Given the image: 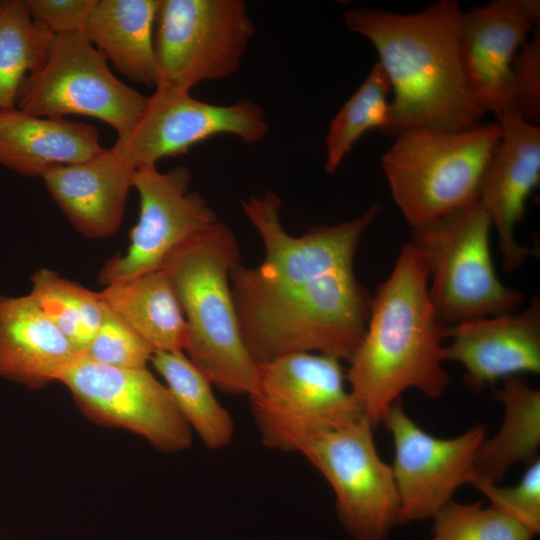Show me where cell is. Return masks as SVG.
Returning a JSON list of instances; mask_svg holds the SVG:
<instances>
[{"label":"cell","instance_id":"1","mask_svg":"<svg viewBox=\"0 0 540 540\" xmlns=\"http://www.w3.org/2000/svg\"><path fill=\"white\" fill-rule=\"evenodd\" d=\"M455 0H438L414 13L369 7L348 10V30L366 38L390 82L384 135L414 128L462 131L482 123L461 66L458 28L462 14Z\"/></svg>","mask_w":540,"mask_h":540},{"label":"cell","instance_id":"2","mask_svg":"<svg viewBox=\"0 0 540 540\" xmlns=\"http://www.w3.org/2000/svg\"><path fill=\"white\" fill-rule=\"evenodd\" d=\"M449 333L429 294L427 263L409 242L372 297L364 336L348 359V387L374 428L407 389L431 399L444 393Z\"/></svg>","mask_w":540,"mask_h":540},{"label":"cell","instance_id":"3","mask_svg":"<svg viewBox=\"0 0 540 540\" xmlns=\"http://www.w3.org/2000/svg\"><path fill=\"white\" fill-rule=\"evenodd\" d=\"M231 293L258 364L292 353L348 360L364 336L372 299L354 269L282 287H231Z\"/></svg>","mask_w":540,"mask_h":540},{"label":"cell","instance_id":"4","mask_svg":"<svg viewBox=\"0 0 540 540\" xmlns=\"http://www.w3.org/2000/svg\"><path fill=\"white\" fill-rule=\"evenodd\" d=\"M239 264L238 240L218 220L174 250L160 270L187 322L186 356L219 390L251 397L259 390V364L245 346L230 287Z\"/></svg>","mask_w":540,"mask_h":540},{"label":"cell","instance_id":"5","mask_svg":"<svg viewBox=\"0 0 540 540\" xmlns=\"http://www.w3.org/2000/svg\"><path fill=\"white\" fill-rule=\"evenodd\" d=\"M498 122L448 132L414 128L394 137L382 155L392 198L415 228L473 202L500 139Z\"/></svg>","mask_w":540,"mask_h":540},{"label":"cell","instance_id":"6","mask_svg":"<svg viewBox=\"0 0 540 540\" xmlns=\"http://www.w3.org/2000/svg\"><path fill=\"white\" fill-rule=\"evenodd\" d=\"M491 219L476 201L411 228L423 255L429 294L440 319L452 326L520 310L523 294L498 278L490 250Z\"/></svg>","mask_w":540,"mask_h":540},{"label":"cell","instance_id":"7","mask_svg":"<svg viewBox=\"0 0 540 540\" xmlns=\"http://www.w3.org/2000/svg\"><path fill=\"white\" fill-rule=\"evenodd\" d=\"M249 398L262 442L284 452H300L315 436L365 418L341 360L324 354L259 364V390Z\"/></svg>","mask_w":540,"mask_h":540},{"label":"cell","instance_id":"8","mask_svg":"<svg viewBox=\"0 0 540 540\" xmlns=\"http://www.w3.org/2000/svg\"><path fill=\"white\" fill-rule=\"evenodd\" d=\"M107 62L83 31L53 35L44 65L22 80L16 107L38 117L96 118L123 137L147 97L118 79Z\"/></svg>","mask_w":540,"mask_h":540},{"label":"cell","instance_id":"9","mask_svg":"<svg viewBox=\"0 0 540 540\" xmlns=\"http://www.w3.org/2000/svg\"><path fill=\"white\" fill-rule=\"evenodd\" d=\"M254 33L242 0H159L154 29L158 84L190 92L201 82L231 76Z\"/></svg>","mask_w":540,"mask_h":540},{"label":"cell","instance_id":"10","mask_svg":"<svg viewBox=\"0 0 540 540\" xmlns=\"http://www.w3.org/2000/svg\"><path fill=\"white\" fill-rule=\"evenodd\" d=\"M373 428L362 418L315 436L300 451L330 484L337 515L357 540H384L400 522L392 468L377 451Z\"/></svg>","mask_w":540,"mask_h":540},{"label":"cell","instance_id":"11","mask_svg":"<svg viewBox=\"0 0 540 540\" xmlns=\"http://www.w3.org/2000/svg\"><path fill=\"white\" fill-rule=\"evenodd\" d=\"M281 205L280 197L271 191L242 203L245 216L263 242L265 257L255 268L234 267L231 286L282 287L354 269L360 239L380 212V205L373 204L355 219L315 226L301 236H292L282 226Z\"/></svg>","mask_w":540,"mask_h":540},{"label":"cell","instance_id":"12","mask_svg":"<svg viewBox=\"0 0 540 540\" xmlns=\"http://www.w3.org/2000/svg\"><path fill=\"white\" fill-rule=\"evenodd\" d=\"M91 421L137 434L163 452L190 447L192 431L167 387L144 368H117L83 356L59 378Z\"/></svg>","mask_w":540,"mask_h":540},{"label":"cell","instance_id":"13","mask_svg":"<svg viewBox=\"0 0 540 540\" xmlns=\"http://www.w3.org/2000/svg\"><path fill=\"white\" fill-rule=\"evenodd\" d=\"M269 130L263 108L251 100L217 105L194 98L189 91L158 84L147 97L133 129L117 138V154L136 170L158 160L186 153L208 138L228 134L246 143L262 141Z\"/></svg>","mask_w":540,"mask_h":540},{"label":"cell","instance_id":"14","mask_svg":"<svg viewBox=\"0 0 540 540\" xmlns=\"http://www.w3.org/2000/svg\"><path fill=\"white\" fill-rule=\"evenodd\" d=\"M191 180L184 166L167 172L156 166L136 170L133 187L139 195V219L125 254L113 256L103 266L99 280L104 286L160 270L174 250L219 220L203 196L189 191Z\"/></svg>","mask_w":540,"mask_h":540},{"label":"cell","instance_id":"15","mask_svg":"<svg viewBox=\"0 0 540 540\" xmlns=\"http://www.w3.org/2000/svg\"><path fill=\"white\" fill-rule=\"evenodd\" d=\"M381 423L394 445L391 468L400 522L433 517L452 501L458 487L475 479V456L486 434L482 425L453 438H438L407 415L401 398L389 407Z\"/></svg>","mask_w":540,"mask_h":540},{"label":"cell","instance_id":"16","mask_svg":"<svg viewBox=\"0 0 540 540\" xmlns=\"http://www.w3.org/2000/svg\"><path fill=\"white\" fill-rule=\"evenodd\" d=\"M500 139L484 170L478 202L497 231L503 268L518 269L534 251L516 240L526 200L540 180V126L513 109L497 115Z\"/></svg>","mask_w":540,"mask_h":540},{"label":"cell","instance_id":"17","mask_svg":"<svg viewBox=\"0 0 540 540\" xmlns=\"http://www.w3.org/2000/svg\"><path fill=\"white\" fill-rule=\"evenodd\" d=\"M533 28L520 0H495L462 12L461 66L473 99L485 113L497 116L511 108L512 62Z\"/></svg>","mask_w":540,"mask_h":540},{"label":"cell","instance_id":"18","mask_svg":"<svg viewBox=\"0 0 540 540\" xmlns=\"http://www.w3.org/2000/svg\"><path fill=\"white\" fill-rule=\"evenodd\" d=\"M444 360L460 363L464 383L479 392L499 379L540 373V300L508 314L450 326Z\"/></svg>","mask_w":540,"mask_h":540},{"label":"cell","instance_id":"19","mask_svg":"<svg viewBox=\"0 0 540 540\" xmlns=\"http://www.w3.org/2000/svg\"><path fill=\"white\" fill-rule=\"evenodd\" d=\"M135 173L111 147L88 160L55 167L42 178L71 224L85 237L99 239L120 227Z\"/></svg>","mask_w":540,"mask_h":540},{"label":"cell","instance_id":"20","mask_svg":"<svg viewBox=\"0 0 540 540\" xmlns=\"http://www.w3.org/2000/svg\"><path fill=\"white\" fill-rule=\"evenodd\" d=\"M81 356L30 294L0 296V376L37 390Z\"/></svg>","mask_w":540,"mask_h":540},{"label":"cell","instance_id":"21","mask_svg":"<svg viewBox=\"0 0 540 540\" xmlns=\"http://www.w3.org/2000/svg\"><path fill=\"white\" fill-rule=\"evenodd\" d=\"M103 147L96 127L64 117L0 111V165L24 176L88 160Z\"/></svg>","mask_w":540,"mask_h":540},{"label":"cell","instance_id":"22","mask_svg":"<svg viewBox=\"0 0 540 540\" xmlns=\"http://www.w3.org/2000/svg\"><path fill=\"white\" fill-rule=\"evenodd\" d=\"M159 0H97L83 33L128 79L156 87L154 29Z\"/></svg>","mask_w":540,"mask_h":540},{"label":"cell","instance_id":"23","mask_svg":"<svg viewBox=\"0 0 540 540\" xmlns=\"http://www.w3.org/2000/svg\"><path fill=\"white\" fill-rule=\"evenodd\" d=\"M99 295L155 352H184L187 322L162 270L107 284Z\"/></svg>","mask_w":540,"mask_h":540},{"label":"cell","instance_id":"24","mask_svg":"<svg viewBox=\"0 0 540 540\" xmlns=\"http://www.w3.org/2000/svg\"><path fill=\"white\" fill-rule=\"evenodd\" d=\"M495 397L504 407L497 433L480 444L474 462L475 479L498 484L518 462L531 463L540 444V391L517 376L503 379Z\"/></svg>","mask_w":540,"mask_h":540},{"label":"cell","instance_id":"25","mask_svg":"<svg viewBox=\"0 0 540 540\" xmlns=\"http://www.w3.org/2000/svg\"><path fill=\"white\" fill-rule=\"evenodd\" d=\"M150 363L163 378L179 413L211 450L228 446L235 426L231 414L215 397L212 383L185 352L156 351Z\"/></svg>","mask_w":540,"mask_h":540},{"label":"cell","instance_id":"26","mask_svg":"<svg viewBox=\"0 0 540 540\" xmlns=\"http://www.w3.org/2000/svg\"><path fill=\"white\" fill-rule=\"evenodd\" d=\"M53 35L32 19L26 1L0 6V111L16 107L22 80L45 63Z\"/></svg>","mask_w":540,"mask_h":540},{"label":"cell","instance_id":"27","mask_svg":"<svg viewBox=\"0 0 540 540\" xmlns=\"http://www.w3.org/2000/svg\"><path fill=\"white\" fill-rule=\"evenodd\" d=\"M30 295L64 336L83 355L106 312L99 292L41 268L31 277Z\"/></svg>","mask_w":540,"mask_h":540},{"label":"cell","instance_id":"28","mask_svg":"<svg viewBox=\"0 0 540 540\" xmlns=\"http://www.w3.org/2000/svg\"><path fill=\"white\" fill-rule=\"evenodd\" d=\"M390 82L376 62L369 74L331 120L325 138V171L335 172L355 143L369 130L388 121Z\"/></svg>","mask_w":540,"mask_h":540},{"label":"cell","instance_id":"29","mask_svg":"<svg viewBox=\"0 0 540 540\" xmlns=\"http://www.w3.org/2000/svg\"><path fill=\"white\" fill-rule=\"evenodd\" d=\"M431 540H532L524 525L482 502L450 501L434 516Z\"/></svg>","mask_w":540,"mask_h":540},{"label":"cell","instance_id":"30","mask_svg":"<svg viewBox=\"0 0 540 540\" xmlns=\"http://www.w3.org/2000/svg\"><path fill=\"white\" fill-rule=\"evenodd\" d=\"M154 352L146 340L106 306L104 318L82 356L111 367L144 368Z\"/></svg>","mask_w":540,"mask_h":540},{"label":"cell","instance_id":"31","mask_svg":"<svg viewBox=\"0 0 540 540\" xmlns=\"http://www.w3.org/2000/svg\"><path fill=\"white\" fill-rule=\"evenodd\" d=\"M482 492L491 507L513 518L534 535L540 530V461L535 459L524 472L520 481L509 487L477 481L472 484Z\"/></svg>","mask_w":540,"mask_h":540},{"label":"cell","instance_id":"32","mask_svg":"<svg viewBox=\"0 0 540 540\" xmlns=\"http://www.w3.org/2000/svg\"><path fill=\"white\" fill-rule=\"evenodd\" d=\"M510 107L523 120L540 121V26L514 56L511 66Z\"/></svg>","mask_w":540,"mask_h":540},{"label":"cell","instance_id":"33","mask_svg":"<svg viewBox=\"0 0 540 540\" xmlns=\"http://www.w3.org/2000/svg\"><path fill=\"white\" fill-rule=\"evenodd\" d=\"M97 0H26L35 23L52 35L83 31Z\"/></svg>","mask_w":540,"mask_h":540},{"label":"cell","instance_id":"34","mask_svg":"<svg viewBox=\"0 0 540 540\" xmlns=\"http://www.w3.org/2000/svg\"><path fill=\"white\" fill-rule=\"evenodd\" d=\"M1 4H2V0H0V6H1Z\"/></svg>","mask_w":540,"mask_h":540}]
</instances>
